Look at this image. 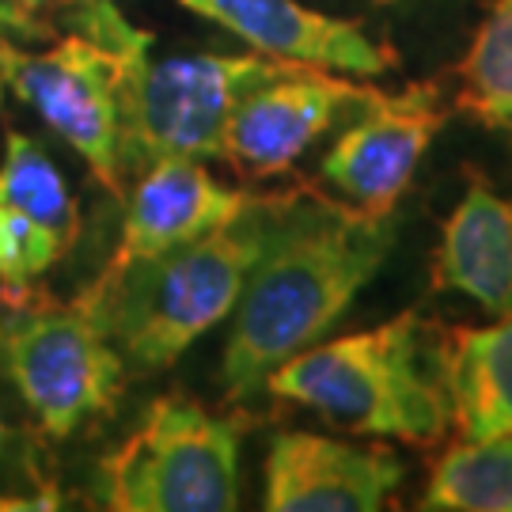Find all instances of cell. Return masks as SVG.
<instances>
[{"label":"cell","instance_id":"6da1fadb","mask_svg":"<svg viewBox=\"0 0 512 512\" xmlns=\"http://www.w3.org/2000/svg\"><path fill=\"white\" fill-rule=\"evenodd\" d=\"M399 213H368L315 190H285L277 224L236 304L220 361L228 399H251L293 353L315 346L380 274Z\"/></svg>","mask_w":512,"mask_h":512},{"label":"cell","instance_id":"7a4b0ae2","mask_svg":"<svg viewBox=\"0 0 512 512\" xmlns=\"http://www.w3.org/2000/svg\"><path fill=\"white\" fill-rule=\"evenodd\" d=\"M444 334L448 327L406 311L372 330L319 338L281 361L266 376V391L308 406L334 429L429 448L452 429Z\"/></svg>","mask_w":512,"mask_h":512},{"label":"cell","instance_id":"3957f363","mask_svg":"<svg viewBox=\"0 0 512 512\" xmlns=\"http://www.w3.org/2000/svg\"><path fill=\"white\" fill-rule=\"evenodd\" d=\"M285 194H255L236 220L129 266L103 270L80 300L114 349L141 372L171 368L236 311L243 285L274 232Z\"/></svg>","mask_w":512,"mask_h":512},{"label":"cell","instance_id":"277c9868","mask_svg":"<svg viewBox=\"0 0 512 512\" xmlns=\"http://www.w3.org/2000/svg\"><path fill=\"white\" fill-rule=\"evenodd\" d=\"M152 35L133 27L114 0H76L73 31L42 50L0 31V88L35 110L114 198L126 194L118 167V92L148 57Z\"/></svg>","mask_w":512,"mask_h":512},{"label":"cell","instance_id":"5b68a950","mask_svg":"<svg viewBox=\"0 0 512 512\" xmlns=\"http://www.w3.org/2000/svg\"><path fill=\"white\" fill-rule=\"evenodd\" d=\"M247 421L190 395H160L122 448L103 459V505L114 512H228L239 505Z\"/></svg>","mask_w":512,"mask_h":512},{"label":"cell","instance_id":"8992f818","mask_svg":"<svg viewBox=\"0 0 512 512\" xmlns=\"http://www.w3.org/2000/svg\"><path fill=\"white\" fill-rule=\"evenodd\" d=\"M0 365L50 437H73L84 421L110 414L126 387V357L92 308L35 289L8 300L0 323Z\"/></svg>","mask_w":512,"mask_h":512},{"label":"cell","instance_id":"52a82bcc","mask_svg":"<svg viewBox=\"0 0 512 512\" xmlns=\"http://www.w3.org/2000/svg\"><path fill=\"white\" fill-rule=\"evenodd\" d=\"M289 65L266 54L141 57L118 92V167L129 186L164 156L213 160L224 152V129L243 95Z\"/></svg>","mask_w":512,"mask_h":512},{"label":"cell","instance_id":"ba28073f","mask_svg":"<svg viewBox=\"0 0 512 512\" xmlns=\"http://www.w3.org/2000/svg\"><path fill=\"white\" fill-rule=\"evenodd\" d=\"M376 88L353 84L315 65H281L270 80L243 95L224 129L220 160L247 179H274L308 152L334 122L357 118Z\"/></svg>","mask_w":512,"mask_h":512},{"label":"cell","instance_id":"9c48e42d","mask_svg":"<svg viewBox=\"0 0 512 512\" xmlns=\"http://www.w3.org/2000/svg\"><path fill=\"white\" fill-rule=\"evenodd\" d=\"M440 126V84H410L395 95L380 92L330 145L319 175L342 202L387 213L414 183V171Z\"/></svg>","mask_w":512,"mask_h":512},{"label":"cell","instance_id":"30bf717a","mask_svg":"<svg viewBox=\"0 0 512 512\" xmlns=\"http://www.w3.org/2000/svg\"><path fill=\"white\" fill-rule=\"evenodd\" d=\"M80 209L65 175L35 137L12 129L0 164V289L23 296L73 251Z\"/></svg>","mask_w":512,"mask_h":512},{"label":"cell","instance_id":"8fae6325","mask_svg":"<svg viewBox=\"0 0 512 512\" xmlns=\"http://www.w3.org/2000/svg\"><path fill=\"white\" fill-rule=\"evenodd\" d=\"M406 482V463L384 444L277 433L266 452L270 512H376Z\"/></svg>","mask_w":512,"mask_h":512},{"label":"cell","instance_id":"7c38bea8","mask_svg":"<svg viewBox=\"0 0 512 512\" xmlns=\"http://www.w3.org/2000/svg\"><path fill=\"white\" fill-rule=\"evenodd\" d=\"M186 12L213 19L255 54L315 65L342 76H384L399 65L395 50L353 19H334L300 0H179Z\"/></svg>","mask_w":512,"mask_h":512},{"label":"cell","instance_id":"4fadbf2b","mask_svg":"<svg viewBox=\"0 0 512 512\" xmlns=\"http://www.w3.org/2000/svg\"><path fill=\"white\" fill-rule=\"evenodd\" d=\"M122 239L107 266H129L236 220L255 194L220 183L213 171L186 156H164L126 186Z\"/></svg>","mask_w":512,"mask_h":512},{"label":"cell","instance_id":"5bb4252c","mask_svg":"<svg viewBox=\"0 0 512 512\" xmlns=\"http://www.w3.org/2000/svg\"><path fill=\"white\" fill-rule=\"evenodd\" d=\"M433 281L482 311L512 315V202L478 175L440 228Z\"/></svg>","mask_w":512,"mask_h":512},{"label":"cell","instance_id":"9a60e30c","mask_svg":"<svg viewBox=\"0 0 512 512\" xmlns=\"http://www.w3.org/2000/svg\"><path fill=\"white\" fill-rule=\"evenodd\" d=\"M452 425L467 440L512 433V315L448 334Z\"/></svg>","mask_w":512,"mask_h":512},{"label":"cell","instance_id":"2e32d148","mask_svg":"<svg viewBox=\"0 0 512 512\" xmlns=\"http://www.w3.org/2000/svg\"><path fill=\"white\" fill-rule=\"evenodd\" d=\"M418 509L512 512V433L448 444L429 471Z\"/></svg>","mask_w":512,"mask_h":512},{"label":"cell","instance_id":"e0dca14e","mask_svg":"<svg viewBox=\"0 0 512 512\" xmlns=\"http://www.w3.org/2000/svg\"><path fill=\"white\" fill-rule=\"evenodd\" d=\"M456 73V107L486 129L512 133V0H494Z\"/></svg>","mask_w":512,"mask_h":512},{"label":"cell","instance_id":"ac0fdd59","mask_svg":"<svg viewBox=\"0 0 512 512\" xmlns=\"http://www.w3.org/2000/svg\"><path fill=\"white\" fill-rule=\"evenodd\" d=\"M76 0H0V31H19V35H38L46 31L42 16L46 12H61V8H73Z\"/></svg>","mask_w":512,"mask_h":512},{"label":"cell","instance_id":"d6986e66","mask_svg":"<svg viewBox=\"0 0 512 512\" xmlns=\"http://www.w3.org/2000/svg\"><path fill=\"white\" fill-rule=\"evenodd\" d=\"M4 437H8V429H4V421H0V448H4Z\"/></svg>","mask_w":512,"mask_h":512},{"label":"cell","instance_id":"ffe728a7","mask_svg":"<svg viewBox=\"0 0 512 512\" xmlns=\"http://www.w3.org/2000/svg\"><path fill=\"white\" fill-rule=\"evenodd\" d=\"M384 4H387V0H384Z\"/></svg>","mask_w":512,"mask_h":512}]
</instances>
